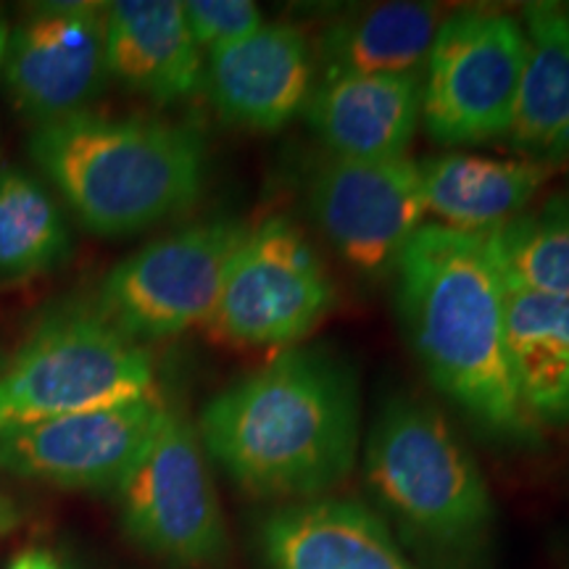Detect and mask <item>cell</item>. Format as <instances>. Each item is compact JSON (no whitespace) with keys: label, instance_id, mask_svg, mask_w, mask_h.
<instances>
[{"label":"cell","instance_id":"9","mask_svg":"<svg viewBox=\"0 0 569 569\" xmlns=\"http://www.w3.org/2000/svg\"><path fill=\"white\" fill-rule=\"evenodd\" d=\"M246 232V222L222 217L163 234L119 261L90 306L142 346L203 327Z\"/></svg>","mask_w":569,"mask_h":569},{"label":"cell","instance_id":"1","mask_svg":"<svg viewBox=\"0 0 569 569\" xmlns=\"http://www.w3.org/2000/svg\"><path fill=\"white\" fill-rule=\"evenodd\" d=\"M196 430L203 451L246 493L315 501L330 496L359 459V382L327 348H284L219 390Z\"/></svg>","mask_w":569,"mask_h":569},{"label":"cell","instance_id":"5","mask_svg":"<svg viewBox=\"0 0 569 569\" xmlns=\"http://www.w3.org/2000/svg\"><path fill=\"white\" fill-rule=\"evenodd\" d=\"M156 393L153 356L92 306L46 315L0 369V430Z\"/></svg>","mask_w":569,"mask_h":569},{"label":"cell","instance_id":"21","mask_svg":"<svg viewBox=\"0 0 569 569\" xmlns=\"http://www.w3.org/2000/svg\"><path fill=\"white\" fill-rule=\"evenodd\" d=\"M69 253L71 232L51 190L24 169L0 167V284L53 272Z\"/></svg>","mask_w":569,"mask_h":569},{"label":"cell","instance_id":"26","mask_svg":"<svg viewBox=\"0 0 569 569\" xmlns=\"http://www.w3.org/2000/svg\"><path fill=\"white\" fill-rule=\"evenodd\" d=\"M3 361H6V359H3V356H0V369H3Z\"/></svg>","mask_w":569,"mask_h":569},{"label":"cell","instance_id":"12","mask_svg":"<svg viewBox=\"0 0 569 569\" xmlns=\"http://www.w3.org/2000/svg\"><path fill=\"white\" fill-rule=\"evenodd\" d=\"M169 407L159 393L0 430V469L56 488L117 490Z\"/></svg>","mask_w":569,"mask_h":569},{"label":"cell","instance_id":"18","mask_svg":"<svg viewBox=\"0 0 569 569\" xmlns=\"http://www.w3.org/2000/svg\"><path fill=\"white\" fill-rule=\"evenodd\" d=\"M525 69L507 142L525 159L569 156V13L559 3L522 9Z\"/></svg>","mask_w":569,"mask_h":569},{"label":"cell","instance_id":"11","mask_svg":"<svg viewBox=\"0 0 569 569\" xmlns=\"http://www.w3.org/2000/svg\"><path fill=\"white\" fill-rule=\"evenodd\" d=\"M9 101L32 127L88 111L109 80L106 3H40L11 27L3 56Z\"/></svg>","mask_w":569,"mask_h":569},{"label":"cell","instance_id":"13","mask_svg":"<svg viewBox=\"0 0 569 569\" xmlns=\"http://www.w3.org/2000/svg\"><path fill=\"white\" fill-rule=\"evenodd\" d=\"M203 84L227 124L280 132L301 117L315 92V46L293 24L264 21L246 40L209 53Z\"/></svg>","mask_w":569,"mask_h":569},{"label":"cell","instance_id":"3","mask_svg":"<svg viewBox=\"0 0 569 569\" xmlns=\"http://www.w3.org/2000/svg\"><path fill=\"white\" fill-rule=\"evenodd\" d=\"M30 159L98 234H138L190 211L209 174L203 134L151 117L90 109L32 127Z\"/></svg>","mask_w":569,"mask_h":569},{"label":"cell","instance_id":"23","mask_svg":"<svg viewBox=\"0 0 569 569\" xmlns=\"http://www.w3.org/2000/svg\"><path fill=\"white\" fill-rule=\"evenodd\" d=\"M182 13L190 34L206 53L234 46L264 24V13L251 0H188Z\"/></svg>","mask_w":569,"mask_h":569},{"label":"cell","instance_id":"27","mask_svg":"<svg viewBox=\"0 0 569 569\" xmlns=\"http://www.w3.org/2000/svg\"><path fill=\"white\" fill-rule=\"evenodd\" d=\"M565 9H567V13H569V3H567V6H565Z\"/></svg>","mask_w":569,"mask_h":569},{"label":"cell","instance_id":"20","mask_svg":"<svg viewBox=\"0 0 569 569\" xmlns=\"http://www.w3.org/2000/svg\"><path fill=\"white\" fill-rule=\"evenodd\" d=\"M507 356L519 403L540 425H569V301L507 288Z\"/></svg>","mask_w":569,"mask_h":569},{"label":"cell","instance_id":"14","mask_svg":"<svg viewBox=\"0 0 569 569\" xmlns=\"http://www.w3.org/2000/svg\"><path fill=\"white\" fill-rule=\"evenodd\" d=\"M256 540L267 569H419L388 525L348 498L277 503Z\"/></svg>","mask_w":569,"mask_h":569},{"label":"cell","instance_id":"10","mask_svg":"<svg viewBox=\"0 0 569 569\" xmlns=\"http://www.w3.org/2000/svg\"><path fill=\"white\" fill-rule=\"evenodd\" d=\"M309 211L348 267L365 277L393 274L427 217L419 161L330 156L309 180Z\"/></svg>","mask_w":569,"mask_h":569},{"label":"cell","instance_id":"6","mask_svg":"<svg viewBox=\"0 0 569 569\" xmlns=\"http://www.w3.org/2000/svg\"><path fill=\"white\" fill-rule=\"evenodd\" d=\"M522 21L496 9L448 13L422 74V130L443 148L507 140L525 69Z\"/></svg>","mask_w":569,"mask_h":569},{"label":"cell","instance_id":"19","mask_svg":"<svg viewBox=\"0 0 569 569\" xmlns=\"http://www.w3.org/2000/svg\"><path fill=\"white\" fill-rule=\"evenodd\" d=\"M432 3H380L338 19L315 46L317 80L343 74H425L443 24Z\"/></svg>","mask_w":569,"mask_h":569},{"label":"cell","instance_id":"8","mask_svg":"<svg viewBox=\"0 0 569 569\" xmlns=\"http://www.w3.org/2000/svg\"><path fill=\"white\" fill-rule=\"evenodd\" d=\"M127 538L177 569H217L230 536L198 430L169 409L151 443L113 490Z\"/></svg>","mask_w":569,"mask_h":569},{"label":"cell","instance_id":"22","mask_svg":"<svg viewBox=\"0 0 569 569\" xmlns=\"http://www.w3.org/2000/svg\"><path fill=\"white\" fill-rule=\"evenodd\" d=\"M486 238L507 288L569 301V193L519 213Z\"/></svg>","mask_w":569,"mask_h":569},{"label":"cell","instance_id":"15","mask_svg":"<svg viewBox=\"0 0 569 569\" xmlns=\"http://www.w3.org/2000/svg\"><path fill=\"white\" fill-rule=\"evenodd\" d=\"M303 113L330 156L351 161L409 159L422 127V77H327L317 80Z\"/></svg>","mask_w":569,"mask_h":569},{"label":"cell","instance_id":"4","mask_svg":"<svg viewBox=\"0 0 569 569\" xmlns=\"http://www.w3.org/2000/svg\"><path fill=\"white\" fill-rule=\"evenodd\" d=\"M367 486L432 553L467 559L488 546L493 496L478 459L430 403L390 398L369 427Z\"/></svg>","mask_w":569,"mask_h":569},{"label":"cell","instance_id":"17","mask_svg":"<svg viewBox=\"0 0 569 569\" xmlns=\"http://www.w3.org/2000/svg\"><path fill=\"white\" fill-rule=\"evenodd\" d=\"M557 163L446 151L419 161L427 217L448 230L488 234L528 211Z\"/></svg>","mask_w":569,"mask_h":569},{"label":"cell","instance_id":"16","mask_svg":"<svg viewBox=\"0 0 569 569\" xmlns=\"http://www.w3.org/2000/svg\"><path fill=\"white\" fill-rule=\"evenodd\" d=\"M106 63L109 77L156 106L184 101L203 84V51L177 0L106 3Z\"/></svg>","mask_w":569,"mask_h":569},{"label":"cell","instance_id":"24","mask_svg":"<svg viewBox=\"0 0 569 569\" xmlns=\"http://www.w3.org/2000/svg\"><path fill=\"white\" fill-rule=\"evenodd\" d=\"M9 569H69L59 557H53L46 549H30L21 551L17 559L11 561Z\"/></svg>","mask_w":569,"mask_h":569},{"label":"cell","instance_id":"28","mask_svg":"<svg viewBox=\"0 0 569 569\" xmlns=\"http://www.w3.org/2000/svg\"><path fill=\"white\" fill-rule=\"evenodd\" d=\"M567 193H569V190H567Z\"/></svg>","mask_w":569,"mask_h":569},{"label":"cell","instance_id":"7","mask_svg":"<svg viewBox=\"0 0 569 569\" xmlns=\"http://www.w3.org/2000/svg\"><path fill=\"white\" fill-rule=\"evenodd\" d=\"M336 306V282L288 217L248 224L203 330L238 348L301 346Z\"/></svg>","mask_w":569,"mask_h":569},{"label":"cell","instance_id":"25","mask_svg":"<svg viewBox=\"0 0 569 569\" xmlns=\"http://www.w3.org/2000/svg\"><path fill=\"white\" fill-rule=\"evenodd\" d=\"M9 32H11L9 19L0 13V71H3V56H6V42H9Z\"/></svg>","mask_w":569,"mask_h":569},{"label":"cell","instance_id":"2","mask_svg":"<svg viewBox=\"0 0 569 569\" xmlns=\"http://www.w3.org/2000/svg\"><path fill=\"white\" fill-rule=\"evenodd\" d=\"M403 336L430 382L490 438L532 443L507 356L501 272L486 234L425 222L393 269Z\"/></svg>","mask_w":569,"mask_h":569}]
</instances>
